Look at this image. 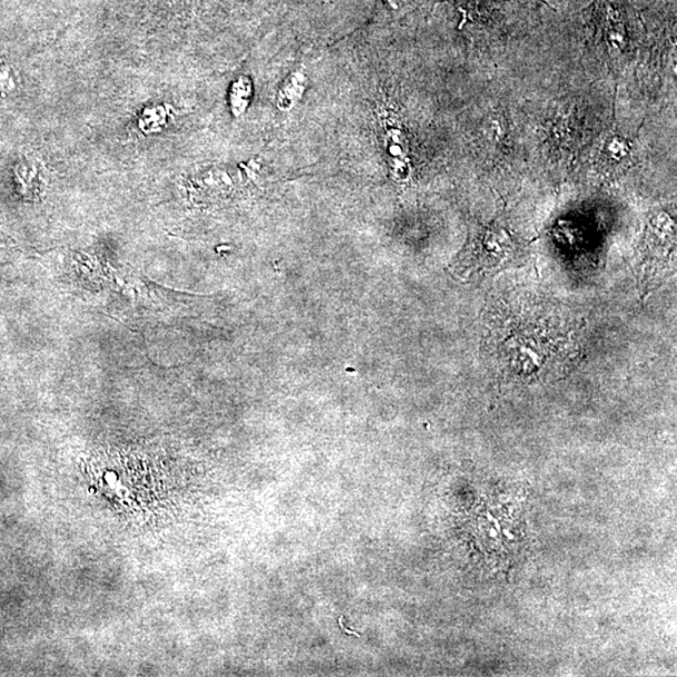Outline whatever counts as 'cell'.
I'll return each mask as SVG.
<instances>
[{
    "mask_svg": "<svg viewBox=\"0 0 677 677\" xmlns=\"http://www.w3.org/2000/svg\"><path fill=\"white\" fill-rule=\"evenodd\" d=\"M512 238L502 228L500 230H487L482 237L481 248L482 257L481 266L478 271H492L496 267L510 261L512 255Z\"/></svg>",
    "mask_w": 677,
    "mask_h": 677,
    "instance_id": "2",
    "label": "cell"
},
{
    "mask_svg": "<svg viewBox=\"0 0 677 677\" xmlns=\"http://www.w3.org/2000/svg\"><path fill=\"white\" fill-rule=\"evenodd\" d=\"M523 331H517L516 326L513 332L503 334V341L498 343L497 360L503 367V372H514L517 374L527 375L534 374L537 372H544L552 370V356L555 353V344L557 341L551 342L555 338V334L550 335L546 331L547 324L542 326V331H537L540 324H536L532 328L531 324L524 323Z\"/></svg>",
    "mask_w": 677,
    "mask_h": 677,
    "instance_id": "1",
    "label": "cell"
},
{
    "mask_svg": "<svg viewBox=\"0 0 677 677\" xmlns=\"http://www.w3.org/2000/svg\"><path fill=\"white\" fill-rule=\"evenodd\" d=\"M507 125L501 115H490L484 119L482 133L488 141L501 143L506 136Z\"/></svg>",
    "mask_w": 677,
    "mask_h": 677,
    "instance_id": "3",
    "label": "cell"
},
{
    "mask_svg": "<svg viewBox=\"0 0 677 677\" xmlns=\"http://www.w3.org/2000/svg\"><path fill=\"white\" fill-rule=\"evenodd\" d=\"M606 153L615 161H622L630 154V145L627 144L625 138L615 136L607 143Z\"/></svg>",
    "mask_w": 677,
    "mask_h": 677,
    "instance_id": "4",
    "label": "cell"
}]
</instances>
